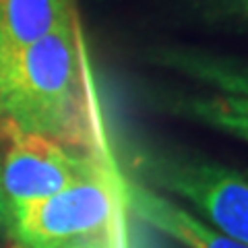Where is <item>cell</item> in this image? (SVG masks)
Segmentation results:
<instances>
[{"label":"cell","mask_w":248,"mask_h":248,"mask_svg":"<svg viewBox=\"0 0 248 248\" xmlns=\"http://www.w3.org/2000/svg\"><path fill=\"white\" fill-rule=\"evenodd\" d=\"M9 219H11V211H9V203H6L4 188H2V147H0V234H6Z\"/></svg>","instance_id":"11"},{"label":"cell","mask_w":248,"mask_h":248,"mask_svg":"<svg viewBox=\"0 0 248 248\" xmlns=\"http://www.w3.org/2000/svg\"><path fill=\"white\" fill-rule=\"evenodd\" d=\"M151 190L186 205L207 226L248 244V176L195 155L157 153L143 159Z\"/></svg>","instance_id":"3"},{"label":"cell","mask_w":248,"mask_h":248,"mask_svg":"<svg viewBox=\"0 0 248 248\" xmlns=\"http://www.w3.org/2000/svg\"><path fill=\"white\" fill-rule=\"evenodd\" d=\"M75 17V0H0V35L6 60Z\"/></svg>","instance_id":"6"},{"label":"cell","mask_w":248,"mask_h":248,"mask_svg":"<svg viewBox=\"0 0 248 248\" xmlns=\"http://www.w3.org/2000/svg\"><path fill=\"white\" fill-rule=\"evenodd\" d=\"M186 11L207 27L248 33V0H184Z\"/></svg>","instance_id":"9"},{"label":"cell","mask_w":248,"mask_h":248,"mask_svg":"<svg viewBox=\"0 0 248 248\" xmlns=\"http://www.w3.org/2000/svg\"><path fill=\"white\" fill-rule=\"evenodd\" d=\"M153 62L186 79L205 85L213 93L248 97V62L217 56L211 52L166 46L153 52Z\"/></svg>","instance_id":"7"},{"label":"cell","mask_w":248,"mask_h":248,"mask_svg":"<svg viewBox=\"0 0 248 248\" xmlns=\"http://www.w3.org/2000/svg\"><path fill=\"white\" fill-rule=\"evenodd\" d=\"M0 128L106 149L79 17L6 60Z\"/></svg>","instance_id":"1"},{"label":"cell","mask_w":248,"mask_h":248,"mask_svg":"<svg viewBox=\"0 0 248 248\" xmlns=\"http://www.w3.org/2000/svg\"><path fill=\"white\" fill-rule=\"evenodd\" d=\"M42 248H118V240H116V230H114V232H110V234H104V236L77 240V242L58 244V246H42Z\"/></svg>","instance_id":"10"},{"label":"cell","mask_w":248,"mask_h":248,"mask_svg":"<svg viewBox=\"0 0 248 248\" xmlns=\"http://www.w3.org/2000/svg\"><path fill=\"white\" fill-rule=\"evenodd\" d=\"M159 108L176 118L197 122L203 126L221 130L226 135L242 139L248 143V97L223 95V93L201 91H168L161 95Z\"/></svg>","instance_id":"8"},{"label":"cell","mask_w":248,"mask_h":248,"mask_svg":"<svg viewBox=\"0 0 248 248\" xmlns=\"http://www.w3.org/2000/svg\"><path fill=\"white\" fill-rule=\"evenodd\" d=\"M4 71H6V54H4V44H2V35H0V99H2V85H4Z\"/></svg>","instance_id":"12"},{"label":"cell","mask_w":248,"mask_h":248,"mask_svg":"<svg viewBox=\"0 0 248 248\" xmlns=\"http://www.w3.org/2000/svg\"><path fill=\"white\" fill-rule=\"evenodd\" d=\"M122 209V178L108 159L54 197L11 213L6 234L15 248L68 244L118 230Z\"/></svg>","instance_id":"2"},{"label":"cell","mask_w":248,"mask_h":248,"mask_svg":"<svg viewBox=\"0 0 248 248\" xmlns=\"http://www.w3.org/2000/svg\"><path fill=\"white\" fill-rule=\"evenodd\" d=\"M0 147L2 188L11 213L54 197L108 161L106 149L89 151L13 128H0Z\"/></svg>","instance_id":"4"},{"label":"cell","mask_w":248,"mask_h":248,"mask_svg":"<svg viewBox=\"0 0 248 248\" xmlns=\"http://www.w3.org/2000/svg\"><path fill=\"white\" fill-rule=\"evenodd\" d=\"M122 197L124 205L137 217L186 248H248V244L213 230L184 205L151 190L145 184L122 178Z\"/></svg>","instance_id":"5"}]
</instances>
